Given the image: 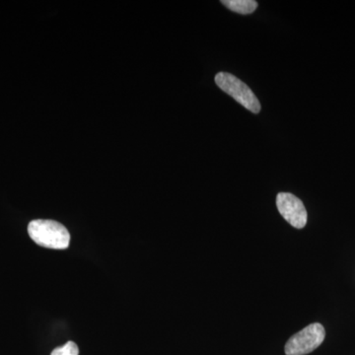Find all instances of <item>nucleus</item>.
<instances>
[{"label":"nucleus","mask_w":355,"mask_h":355,"mask_svg":"<svg viewBox=\"0 0 355 355\" xmlns=\"http://www.w3.org/2000/svg\"><path fill=\"white\" fill-rule=\"evenodd\" d=\"M221 3L233 12L245 15L253 13L258 8V2L254 0H222Z\"/></svg>","instance_id":"5"},{"label":"nucleus","mask_w":355,"mask_h":355,"mask_svg":"<svg viewBox=\"0 0 355 355\" xmlns=\"http://www.w3.org/2000/svg\"><path fill=\"white\" fill-rule=\"evenodd\" d=\"M51 355H79V349L76 343L67 342L62 347L53 349Z\"/></svg>","instance_id":"6"},{"label":"nucleus","mask_w":355,"mask_h":355,"mask_svg":"<svg viewBox=\"0 0 355 355\" xmlns=\"http://www.w3.org/2000/svg\"><path fill=\"white\" fill-rule=\"evenodd\" d=\"M216 83L226 94L231 96L236 102L241 104L254 114L261 112V104L247 84L243 83L233 74L227 72H219L216 76Z\"/></svg>","instance_id":"2"},{"label":"nucleus","mask_w":355,"mask_h":355,"mask_svg":"<svg viewBox=\"0 0 355 355\" xmlns=\"http://www.w3.org/2000/svg\"><path fill=\"white\" fill-rule=\"evenodd\" d=\"M28 233L39 246L49 249L64 250L69 248L70 234L62 224L49 219H37L30 222Z\"/></svg>","instance_id":"1"},{"label":"nucleus","mask_w":355,"mask_h":355,"mask_svg":"<svg viewBox=\"0 0 355 355\" xmlns=\"http://www.w3.org/2000/svg\"><path fill=\"white\" fill-rule=\"evenodd\" d=\"M277 207L282 216L293 227H305L307 210L302 200L291 193H279L277 197Z\"/></svg>","instance_id":"4"},{"label":"nucleus","mask_w":355,"mask_h":355,"mask_svg":"<svg viewBox=\"0 0 355 355\" xmlns=\"http://www.w3.org/2000/svg\"><path fill=\"white\" fill-rule=\"evenodd\" d=\"M324 336L326 331L321 324H311L289 338L284 349L286 354H309L323 343Z\"/></svg>","instance_id":"3"}]
</instances>
